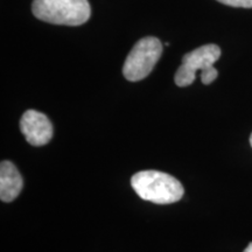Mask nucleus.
<instances>
[{"label":"nucleus","mask_w":252,"mask_h":252,"mask_svg":"<svg viewBox=\"0 0 252 252\" xmlns=\"http://www.w3.org/2000/svg\"><path fill=\"white\" fill-rule=\"evenodd\" d=\"M162 54V43L154 36L143 37L125 60L123 74L127 81L138 82L151 74Z\"/></svg>","instance_id":"obj_3"},{"label":"nucleus","mask_w":252,"mask_h":252,"mask_svg":"<svg viewBox=\"0 0 252 252\" xmlns=\"http://www.w3.org/2000/svg\"><path fill=\"white\" fill-rule=\"evenodd\" d=\"M220 58V48L217 45H204L187 53L182 58V64L175 74L178 87H188L195 81L197 70H206L214 67V63Z\"/></svg>","instance_id":"obj_4"},{"label":"nucleus","mask_w":252,"mask_h":252,"mask_svg":"<svg viewBox=\"0 0 252 252\" xmlns=\"http://www.w3.org/2000/svg\"><path fill=\"white\" fill-rule=\"evenodd\" d=\"M244 252H252V243H250L247 247V249H245Z\"/></svg>","instance_id":"obj_9"},{"label":"nucleus","mask_w":252,"mask_h":252,"mask_svg":"<svg viewBox=\"0 0 252 252\" xmlns=\"http://www.w3.org/2000/svg\"><path fill=\"white\" fill-rule=\"evenodd\" d=\"M24 186L23 176L18 168L9 161L0 165V198L4 202H12L21 193Z\"/></svg>","instance_id":"obj_6"},{"label":"nucleus","mask_w":252,"mask_h":252,"mask_svg":"<svg viewBox=\"0 0 252 252\" xmlns=\"http://www.w3.org/2000/svg\"><path fill=\"white\" fill-rule=\"evenodd\" d=\"M32 12L41 21L64 26H81L91 15L88 0H34Z\"/></svg>","instance_id":"obj_2"},{"label":"nucleus","mask_w":252,"mask_h":252,"mask_svg":"<svg viewBox=\"0 0 252 252\" xmlns=\"http://www.w3.org/2000/svg\"><path fill=\"white\" fill-rule=\"evenodd\" d=\"M20 128L26 140L33 146H43L53 138V125L46 115L28 110L23 115Z\"/></svg>","instance_id":"obj_5"},{"label":"nucleus","mask_w":252,"mask_h":252,"mask_svg":"<svg viewBox=\"0 0 252 252\" xmlns=\"http://www.w3.org/2000/svg\"><path fill=\"white\" fill-rule=\"evenodd\" d=\"M250 144H251V147H252V133H251V137H250Z\"/></svg>","instance_id":"obj_10"},{"label":"nucleus","mask_w":252,"mask_h":252,"mask_svg":"<svg viewBox=\"0 0 252 252\" xmlns=\"http://www.w3.org/2000/svg\"><path fill=\"white\" fill-rule=\"evenodd\" d=\"M222 4L232 6V7L242 8H252V0H217Z\"/></svg>","instance_id":"obj_8"},{"label":"nucleus","mask_w":252,"mask_h":252,"mask_svg":"<svg viewBox=\"0 0 252 252\" xmlns=\"http://www.w3.org/2000/svg\"><path fill=\"white\" fill-rule=\"evenodd\" d=\"M217 75H219V71H217V69L214 68V67H210V68H208V69H206V70L202 71V74H201V81H202L203 84L208 86V84L213 83V82L216 80Z\"/></svg>","instance_id":"obj_7"},{"label":"nucleus","mask_w":252,"mask_h":252,"mask_svg":"<svg viewBox=\"0 0 252 252\" xmlns=\"http://www.w3.org/2000/svg\"><path fill=\"white\" fill-rule=\"evenodd\" d=\"M134 191L145 201L156 204H171L180 201L185 190L180 181L167 173L141 171L131 179Z\"/></svg>","instance_id":"obj_1"}]
</instances>
